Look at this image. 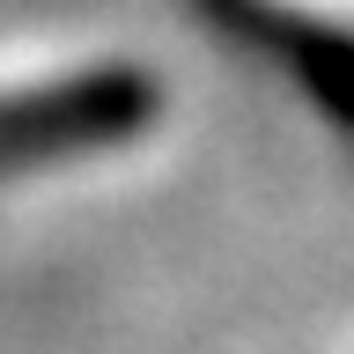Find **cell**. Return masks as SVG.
I'll list each match as a JSON object with an SVG mask.
<instances>
[{"mask_svg":"<svg viewBox=\"0 0 354 354\" xmlns=\"http://www.w3.org/2000/svg\"><path fill=\"white\" fill-rule=\"evenodd\" d=\"M133 111V82H96L82 88H52V96H30V104H0V148H52V140H74V133H111L126 126Z\"/></svg>","mask_w":354,"mask_h":354,"instance_id":"1","label":"cell"}]
</instances>
